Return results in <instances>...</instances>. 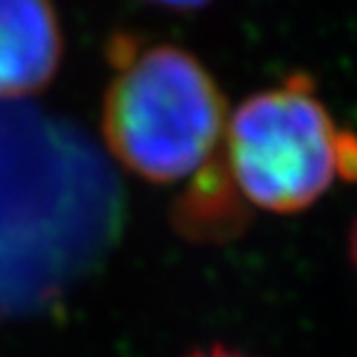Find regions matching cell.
Returning a JSON list of instances; mask_svg holds the SVG:
<instances>
[{"label": "cell", "instance_id": "1", "mask_svg": "<svg viewBox=\"0 0 357 357\" xmlns=\"http://www.w3.org/2000/svg\"><path fill=\"white\" fill-rule=\"evenodd\" d=\"M109 62L114 77L102 100V137L127 172L167 186L216 159L229 105L199 57L172 43L119 35L109 43Z\"/></svg>", "mask_w": 357, "mask_h": 357}, {"label": "cell", "instance_id": "2", "mask_svg": "<svg viewBox=\"0 0 357 357\" xmlns=\"http://www.w3.org/2000/svg\"><path fill=\"white\" fill-rule=\"evenodd\" d=\"M337 129L310 75L245 97L229 114L223 159L248 204L271 213L312 206L335 178Z\"/></svg>", "mask_w": 357, "mask_h": 357}, {"label": "cell", "instance_id": "3", "mask_svg": "<svg viewBox=\"0 0 357 357\" xmlns=\"http://www.w3.org/2000/svg\"><path fill=\"white\" fill-rule=\"evenodd\" d=\"M62 50L52 0H0V100L43 92L60 70Z\"/></svg>", "mask_w": 357, "mask_h": 357}, {"label": "cell", "instance_id": "4", "mask_svg": "<svg viewBox=\"0 0 357 357\" xmlns=\"http://www.w3.org/2000/svg\"><path fill=\"white\" fill-rule=\"evenodd\" d=\"M241 199L243 196L236 189L221 151V162L211 159L196 174L191 189L178 201L174 223L181 234L194 241L234 236L245 223V208Z\"/></svg>", "mask_w": 357, "mask_h": 357}, {"label": "cell", "instance_id": "5", "mask_svg": "<svg viewBox=\"0 0 357 357\" xmlns=\"http://www.w3.org/2000/svg\"><path fill=\"white\" fill-rule=\"evenodd\" d=\"M335 176L342 181H357V134L347 129H337L335 139Z\"/></svg>", "mask_w": 357, "mask_h": 357}, {"label": "cell", "instance_id": "6", "mask_svg": "<svg viewBox=\"0 0 357 357\" xmlns=\"http://www.w3.org/2000/svg\"><path fill=\"white\" fill-rule=\"evenodd\" d=\"M146 3L159 6V8H167V10L189 13V10H199V8H206L208 3H213V0H146Z\"/></svg>", "mask_w": 357, "mask_h": 357}, {"label": "cell", "instance_id": "7", "mask_svg": "<svg viewBox=\"0 0 357 357\" xmlns=\"http://www.w3.org/2000/svg\"><path fill=\"white\" fill-rule=\"evenodd\" d=\"M189 357H245V355H238V352L226 350V347H223V345H213V347H208V350L191 352Z\"/></svg>", "mask_w": 357, "mask_h": 357}, {"label": "cell", "instance_id": "8", "mask_svg": "<svg viewBox=\"0 0 357 357\" xmlns=\"http://www.w3.org/2000/svg\"><path fill=\"white\" fill-rule=\"evenodd\" d=\"M347 248H350L352 266H355V271H357V218H355V223H352V229H350V241H347Z\"/></svg>", "mask_w": 357, "mask_h": 357}]
</instances>
